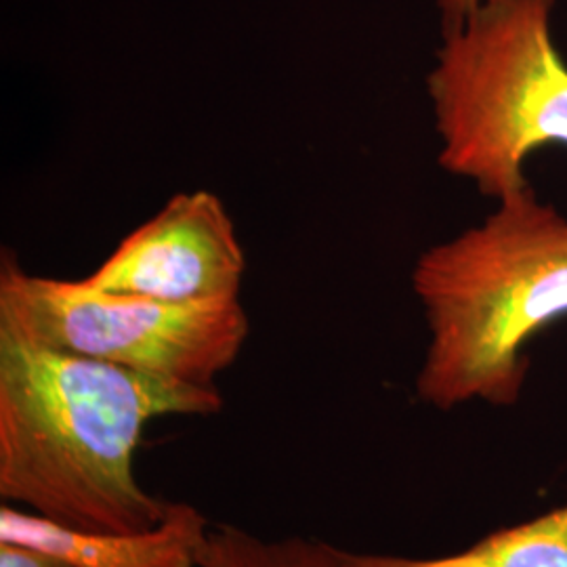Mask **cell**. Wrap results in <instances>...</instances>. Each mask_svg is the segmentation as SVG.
<instances>
[{
    "label": "cell",
    "instance_id": "cell-3",
    "mask_svg": "<svg viewBox=\"0 0 567 567\" xmlns=\"http://www.w3.org/2000/svg\"><path fill=\"white\" fill-rule=\"evenodd\" d=\"M557 0H492L442 25L426 74L440 166L492 200L527 187V156L567 147V61L553 39Z\"/></svg>",
    "mask_w": 567,
    "mask_h": 567
},
{
    "label": "cell",
    "instance_id": "cell-6",
    "mask_svg": "<svg viewBox=\"0 0 567 567\" xmlns=\"http://www.w3.org/2000/svg\"><path fill=\"white\" fill-rule=\"evenodd\" d=\"M208 519L194 505L168 503L145 532H82L9 503L0 507V543H18L61 557L72 567H198Z\"/></svg>",
    "mask_w": 567,
    "mask_h": 567
},
{
    "label": "cell",
    "instance_id": "cell-4",
    "mask_svg": "<svg viewBox=\"0 0 567 567\" xmlns=\"http://www.w3.org/2000/svg\"><path fill=\"white\" fill-rule=\"evenodd\" d=\"M0 326L34 343L198 386H215L250 330L240 297L164 303L34 276L11 252L0 264Z\"/></svg>",
    "mask_w": 567,
    "mask_h": 567
},
{
    "label": "cell",
    "instance_id": "cell-1",
    "mask_svg": "<svg viewBox=\"0 0 567 567\" xmlns=\"http://www.w3.org/2000/svg\"><path fill=\"white\" fill-rule=\"evenodd\" d=\"M221 408L217 386L70 353L0 326V498L82 532H145L168 508L135 477L145 426Z\"/></svg>",
    "mask_w": 567,
    "mask_h": 567
},
{
    "label": "cell",
    "instance_id": "cell-2",
    "mask_svg": "<svg viewBox=\"0 0 567 567\" xmlns=\"http://www.w3.org/2000/svg\"><path fill=\"white\" fill-rule=\"evenodd\" d=\"M412 288L429 330L419 400L442 412L515 405L527 344L567 318V217L527 185L484 224L426 248Z\"/></svg>",
    "mask_w": 567,
    "mask_h": 567
},
{
    "label": "cell",
    "instance_id": "cell-8",
    "mask_svg": "<svg viewBox=\"0 0 567 567\" xmlns=\"http://www.w3.org/2000/svg\"><path fill=\"white\" fill-rule=\"evenodd\" d=\"M198 567H339V548L307 538L264 540L243 527L208 529Z\"/></svg>",
    "mask_w": 567,
    "mask_h": 567
},
{
    "label": "cell",
    "instance_id": "cell-10",
    "mask_svg": "<svg viewBox=\"0 0 567 567\" xmlns=\"http://www.w3.org/2000/svg\"><path fill=\"white\" fill-rule=\"evenodd\" d=\"M487 2H492V0H437L440 13H442V25L463 20L468 13L477 11Z\"/></svg>",
    "mask_w": 567,
    "mask_h": 567
},
{
    "label": "cell",
    "instance_id": "cell-5",
    "mask_svg": "<svg viewBox=\"0 0 567 567\" xmlns=\"http://www.w3.org/2000/svg\"><path fill=\"white\" fill-rule=\"evenodd\" d=\"M246 255L213 192H183L122 240L82 282L164 303L240 297Z\"/></svg>",
    "mask_w": 567,
    "mask_h": 567
},
{
    "label": "cell",
    "instance_id": "cell-7",
    "mask_svg": "<svg viewBox=\"0 0 567 567\" xmlns=\"http://www.w3.org/2000/svg\"><path fill=\"white\" fill-rule=\"evenodd\" d=\"M339 567H567V501L515 526L489 532L442 557H395L339 548Z\"/></svg>",
    "mask_w": 567,
    "mask_h": 567
},
{
    "label": "cell",
    "instance_id": "cell-9",
    "mask_svg": "<svg viewBox=\"0 0 567 567\" xmlns=\"http://www.w3.org/2000/svg\"><path fill=\"white\" fill-rule=\"evenodd\" d=\"M0 567H72L58 555L25 547L18 543H0Z\"/></svg>",
    "mask_w": 567,
    "mask_h": 567
}]
</instances>
